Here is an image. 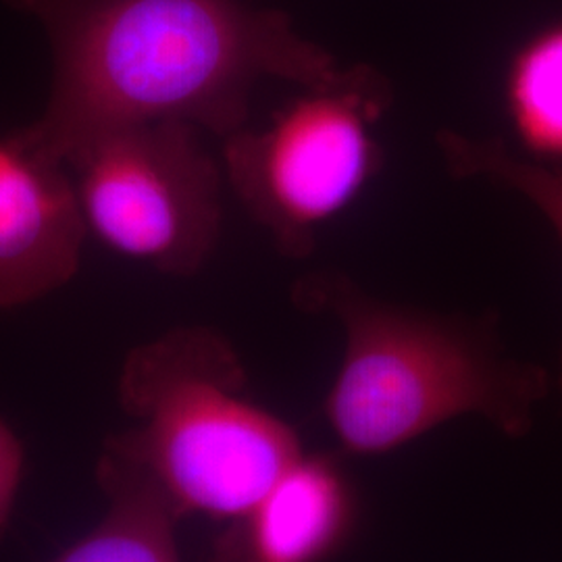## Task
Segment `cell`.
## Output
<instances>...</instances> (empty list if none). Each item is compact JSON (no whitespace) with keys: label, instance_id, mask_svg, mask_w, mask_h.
Returning a JSON list of instances; mask_svg holds the SVG:
<instances>
[{"label":"cell","instance_id":"cell-7","mask_svg":"<svg viewBox=\"0 0 562 562\" xmlns=\"http://www.w3.org/2000/svg\"><path fill=\"white\" fill-rule=\"evenodd\" d=\"M352 498L338 467L302 454L217 543L211 562H322L346 538Z\"/></svg>","mask_w":562,"mask_h":562},{"label":"cell","instance_id":"cell-10","mask_svg":"<svg viewBox=\"0 0 562 562\" xmlns=\"http://www.w3.org/2000/svg\"><path fill=\"white\" fill-rule=\"evenodd\" d=\"M436 142L454 178H482L521 194L562 241V171L517 157L501 138H475L442 130Z\"/></svg>","mask_w":562,"mask_h":562},{"label":"cell","instance_id":"cell-3","mask_svg":"<svg viewBox=\"0 0 562 562\" xmlns=\"http://www.w3.org/2000/svg\"><path fill=\"white\" fill-rule=\"evenodd\" d=\"M234 344L206 325L136 346L117 398L136 425L104 454L142 471L183 515L240 519L302 457L296 431L246 396Z\"/></svg>","mask_w":562,"mask_h":562},{"label":"cell","instance_id":"cell-9","mask_svg":"<svg viewBox=\"0 0 562 562\" xmlns=\"http://www.w3.org/2000/svg\"><path fill=\"white\" fill-rule=\"evenodd\" d=\"M508 117L522 146L548 161H562V21L522 44L504 81Z\"/></svg>","mask_w":562,"mask_h":562},{"label":"cell","instance_id":"cell-4","mask_svg":"<svg viewBox=\"0 0 562 562\" xmlns=\"http://www.w3.org/2000/svg\"><path fill=\"white\" fill-rule=\"evenodd\" d=\"M394 101L371 65L308 88L262 130L248 125L223 140V173L246 213L281 257L308 259L317 232L348 209L383 167L375 125Z\"/></svg>","mask_w":562,"mask_h":562},{"label":"cell","instance_id":"cell-2","mask_svg":"<svg viewBox=\"0 0 562 562\" xmlns=\"http://www.w3.org/2000/svg\"><path fill=\"white\" fill-rule=\"evenodd\" d=\"M292 301L344 327V359L325 417L348 452L383 454L462 415H480L504 436L521 438L548 394V373L506 357L490 317L380 301L340 271L306 273Z\"/></svg>","mask_w":562,"mask_h":562},{"label":"cell","instance_id":"cell-8","mask_svg":"<svg viewBox=\"0 0 562 562\" xmlns=\"http://www.w3.org/2000/svg\"><path fill=\"white\" fill-rule=\"evenodd\" d=\"M97 471L109 510L86 538L53 562H181L173 531L180 515L159 485L104 452Z\"/></svg>","mask_w":562,"mask_h":562},{"label":"cell","instance_id":"cell-12","mask_svg":"<svg viewBox=\"0 0 562 562\" xmlns=\"http://www.w3.org/2000/svg\"><path fill=\"white\" fill-rule=\"evenodd\" d=\"M559 390H561V396H562V355H561V371H559Z\"/></svg>","mask_w":562,"mask_h":562},{"label":"cell","instance_id":"cell-11","mask_svg":"<svg viewBox=\"0 0 562 562\" xmlns=\"http://www.w3.org/2000/svg\"><path fill=\"white\" fill-rule=\"evenodd\" d=\"M23 450L15 434L0 422V531L11 517L15 494L21 482Z\"/></svg>","mask_w":562,"mask_h":562},{"label":"cell","instance_id":"cell-1","mask_svg":"<svg viewBox=\"0 0 562 562\" xmlns=\"http://www.w3.org/2000/svg\"><path fill=\"white\" fill-rule=\"evenodd\" d=\"M34 18L50 50L41 115L13 138L50 161L92 136L146 121H183L227 138L248 125L257 83L304 90L344 67L278 9L244 0H2Z\"/></svg>","mask_w":562,"mask_h":562},{"label":"cell","instance_id":"cell-6","mask_svg":"<svg viewBox=\"0 0 562 562\" xmlns=\"http://www.w3.org/2000/svg\"><path fill=\"white\" fill-rule=\"evenodd\" d=\"M88 229L74 178L9 132L0 138V311L41 301L80 271Z\"/></svg>","mask_w":562,"mask_h":562},{"label":"cell","instance_id":"cell-5","mask_svg":"<svg viewBox=\"0 0 562 562\" xmlns=\"http://www.w3.org/2000/svg\"><path fill=\"white\" fill-rule=\"evenodd\" d=\"M67 169L88 236L104 248L173 278L211 261L223 227V165L201 130L146 121L83 142Z\"/></svg>","mask_w":562,"mask_h":562}]
</instances>
